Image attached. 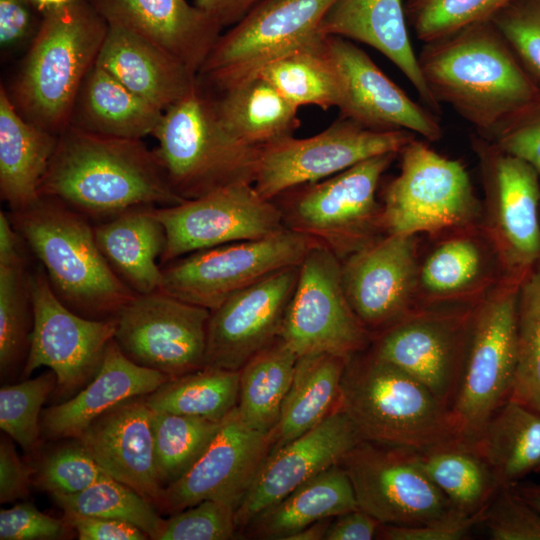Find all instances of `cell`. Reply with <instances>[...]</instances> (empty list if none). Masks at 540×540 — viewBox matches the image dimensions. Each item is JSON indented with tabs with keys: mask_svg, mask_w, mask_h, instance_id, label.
I'll return each instance as SVG.
<instances>
[{
	"mask_svg": "<svg viewBox=\"0 0 540 540\" xmlns=\"http://www.w3.org/2000/svg\"><path fill=\"white\" fill-rule=\"evenodd\" d=\"M399 153L366 159L326 179L297 186L273 199L286 228L331 250L341 261L382 228L377 189Z\"/></svg>",
	"mask_w": 540,
	"mask_h": 540,
	"instance_id": "obj_7",
	"label": "cell"
},
{
	"mask_svg": "<svg viewBox=\"0 0 540 540\" xmlns=\"http://www.w3.org/2000/svg\"><path fill=\"white\" fill-rule=\"evenodd\" d=\"M52 496L64 512L127 521L149 539L159 540L164 527L165 520L150 501L108 475L78 493Z\"/></svg>",
	"mask_w": 540,
	"mask_h": 540,
	"instance_id": "obj_43",
	"label": "cell"
},
{
	"mask_svg": "<svg viewBox=\"0 0 540 540\" xmlns=\"http://www.w3.org/2000/svg\"><path fill=\"white\" fill-rule=\"evenodd\" d=\"M514 487L528 503L540 512V483H518Z\"/></svg>",
	"mask_w": 540,
	"mask_h": 540,
	"instance_id": "obj_61",
	"label": "cell"
},
{
	"mask_svg": "<svg viewBox=\"0 0 540 540\" xmlns=\"http://www.w3.org/2000/svg\"><path fill=\"white\" fill-rule=\"evenodd\" d=\"M152 412L146 395L130 398L93 420L76 440L108 476L156 507L163 487L156 471Z\"/></svg>",
	"mask_w": 540,
	"mask_h": 540,
	"instance_id": "obj_25",
	"label": "cell"
},
{
	"mask_svg": "<svg viewBox=\"0 0 540 540\" xmlns=\"http://www.w3.org/2000/svg\"><path fill=\"white\" fill-rule=\"evenodd\" d=\"M493 540H540V512L514 486H501L481 523Z\"/></svg>",
	"mask_w": 540,
	"mask_h": 540,
	"instance_id": "obj_51",
	"label": "cell"
},
{
	"mask_svg": "<svg viewBox=\"0 0 540 540\" xmlns=\"http://www.w3.org/2000/svg\"><path fill=\"white\" fill-rule=\"evenodd\" d=\"M96 64L163 112L198 85L197 75L175 57L118 25L108 24Z\"/></svg>",
	"mask_w": 540,
	"mask_h": 540,
	"instance_id": "obj_29",
	"label": "cell"
},
{
	"mask_svg": "<svg viewBox=\"0 0 540 540\" xmlns=\"http://www.w3.org/2000/svg\"><path fill=\"white\" fill-rule=\"evenodd\" d=\"M364 352L346 362L339 404L362 440L415 451L459 442L450 411L426 386Z\"/></svg>",
	"mask_w": 540,
	"mask_h": 540,
	"instance_id": "obj_5",
	"label": "cell"
},
{
	"mask_svg": "<svg viewBox=\"0 0 540 540\" xmlns=\"http://www.w3.org/2000/svg\"><path fill=\"white\" fill-rule=\"evenodd\" d=\"M154 211L166 232L161 266L199 250L265 238L286 228L277 204L252 183L232 184Z\"/></svg>",
	"mask_w": 540,
	"mask_h": 540,
	"instance_id": "obj_17",
	"label": "cell"
},
{
	"mask_svg": "<svg viewBox=\"0 0 540 540\" xmlns=\"http://www.w3.org/2000/svg\"><path fill=\"white\" fill-rule=\"evenodd\" d=\"M416 454L425 474L462 513L482 510L500 488L487 462L470 445L454 442Z\"/></svg>",
	"mask_w": 540,
	"mask_h": 540,
	"instance_id": "obj_39",
	"label": "cell"
},
{
	"mask_svg": "<svg viewBox=\"0 0 540 540\" xmlns=\"http://www.w3.org/2000/svg\"><path fill=\"white\" fill-rule=\"evenodd\" d=\"M320 32L379 51L409 80L423 106L440 115L441 105L429 91L412 47L403 0H336L324 16Z\"/></svg>",
	"mask_w": 540,
	"mask_h": 540,
	"instance_id": "obj_27",
	"label": "cell"
},
{
	"mask_svg": "<svg viewBox=\"0 0 540 540\" xmlns=\"http://www.w3.org/2000/svg\"><path fill=\"white\" fill-rule=\"evenodd\" d=\"M236 509L225 502L204 500L165 520L159 540H228L238 536Z\"/></svg>",
	"mask_w": 540,
	"mask_h": 540,
	"instance_id": "obj_48",
	"label": "cell"
},
{
	"mask_svg": "<svg viewBox=\"0 0 540 540\" xmlns=\"http://www.w3.org/2000/svg\"><path fill=\"white\" fill-rule=\"evenodd\" d=\"M33 329L23 377L44 366L57 377L58 396L83 389L98 372L114 339L116 319H91L68 308L54 293L43 267L31 271Z\"/></svg>",
	"mask_w": 540,
	"mask_h": 540,
	"instance_id": "obj_14",
	"label": "cell"
},
{
	"mask_svg": "<svg viewBox=\"0 0 540 540\" xmlns=\"http://www.w3.org/2000/svg\"><path fill=\"white\" fill-rule=\"evenodd\" d=\"M472 311L421 312L374 336L370 349L408 373L450 411L459 388Z\"/></svg>",
	"mask_w": 540,
	"mask_h": 540,
	"instance_id": "obj_19",
	"label": "cell"
},
{
	"mask_svg": "<svg viewBox=\"0 0 540 540\" xmlns=\"http://www.w3.org/2000/svg\"><path fill=\"white\" fill-rule=\"evenodd\" d=\"M64 521L80 540H144L147 534L134 524L116 519L64 512Z\"/></svg>",
	"mask_w": 540,
	"mask_h": 540,
	"instance_id": "obj_56",
	"label": "cell"
},
{
	"mask_svg": "<svg viewBox=\"0 0 540 540\" xmlns=\"http://www.w3.org/2000/svg\"><path fill=\"white\" fill-rule=\"evenodd\" d=\"M360 441L351 420L338 409L312 429L272 451L235 511L239 533L262 510L319 473L340 464Z\"/></svg>",
	"mask_w": 540,
	"mask_h": 540,
	"instance_id": "obj_24",
	"label": "cell"
},
{
	"mask_svg": "<svg viewBox=\"0 0 540 540\" xmlns=\"http://www.w3.org/2000/svg\"><path fill=\"white\" fill-rule=\"evenodd\" d=\"M162 115L95 63L80 87L69 125L105 136L142 139L153 135Z\"/></svg>",
	"mask_w": 540,
	"mask_h": 540,
	"instance_id": "obj_33",
	"label": "cell"
},
{
	"mask_svg": "<svg viewBox=\"0 0 540 540\" xmlns=\"http://www.w3.org/2000/svg\"><path fill=\"white\" fill-rule=\"evenodd\" d=\"M263 0H195L194 5L206 12L223 28L234 26Z\"/></svg>",
	"mask_w": 540,
	"mask_h": 540,
	"instance_id": "obj_59",
	"label": "cell"
},
{
	"mask_svg": "<svg viewBox=\"0 0 540 540\" xmlns=\"http://www.w3.org/2000/svg\"><path fill=\"white\" fill-rule=\"evenodd\" d=\"M9 218L43 267L57 297L91 319L114 318L136 295L112 270L94 223L62 201L40 196Z\"/></svg>",
	"mask_w": 540,
	"mask_h": 540,
	"instance_id": "obj_3",
	"label": "cell"
},
{
	"mask_svg": "<svg viewBox=\"0 0 540 540\" xmlns=\"http://www.w3.org/2000/svg\"><path fill=\"white\" fill-rule=\"evenodd\" d=\"M239 386L240 370L206 365L171 378L146 399L154 411L222 420L238 405Z\"/></svg>",
	"mask_w": 540,
	"mask_h": 540,
	"instance_id": "obj_41",
	"label": "cell"
},
{
	"mask_svg": "<svg viewBox=\"0 0 540 540\" xmlns=\"http://www.w3.org/2000/svg\"><path fill=\"white\" fill-rule=\"evenodd\" d=\"M534 79H540V0H511L491 19Z\"/></svg>",
	"mask_w": 540,
	"mask_h": 540,
	"instance_id": "obj_50",
	"label": "cell"
},
{
	"mask_svg": "<svg viewBox=\"0 0 540 540\" xmlns=\"http://www.w3.org/2000/svg\"><path fill=\"white\" fill-rule=\"evenodd\" d=\"M484 256L473 239L458 237L438 245L419 269L418 283L434 297L469 289L482 274Z\"/></svg>",
	"mask_w": 540,
	"mask_h": 540,
	"instance_id": "obj_45",
	"label": "cell"
},
{
	"mask_svg": "<svg viewBox=\"0 0 540 540\" xmlns=\"http://www.w3.org/2000/svg\"><path fill=\"white\" fill-rule=\"evenodd\" d=\"M107 475L77 441L52 452L42 462L37 484L51 495L78 493Z\"/></svg>",
	"mask_w": 540,
	"mask_h": 540,
	"instance_id": "obj_49",
	"label": "cell"
},
{
	"mask_svg": "<svg viewBox=\"0 0 540 540\" xmlns=\"http://www.w3.org/2000/svg\"><path fill=\"white\" fill-rule=\"evenodd\" d=\"M170 379L130 360L113 339L94 378L72 398L41 412V434L49 439H76L101 414L154 392Z\"/></svg>",
	"mask_w": 540,
	"mask_h": 540,
	"instance_id": "obj_28",
	"label": "cell"
},
{
	"mask_svg": "<svg viewBox=\"0 0 540 540\" xmlns=\"http://www.w3.org/2000/svg\"><path fill=\"white\" fill-rule=\"evenodd\" d=\"M39 195L58 199L95 223L135 207L185 201L173 191L155 151L141 139L71 125L58 135Z\"/></svg>",
	"mask_w": 540,
	"mask_h": 540,
	"instance_id": "obj_1",
	"label": "cell"
},
{
	"mask_svg": "<svg viewBox=\"0 0 540 540\" xmlns=\"http://www.w3.org/2000/svg\"><path fill=\"white\" fill-rule=\"evenodd\" d=\"M487 507V506H486ZM485 508L474 514L452 511L443 518L418 526L380 524L376 539L382 540H462L481 524Z\"/></svg>",
	"mask_w": 540,
	"mask_h": 540,
	"instance_id": "obj_53",
	"label": "cell"
},
{
	"mask_svg": "<svg viewBox=\"0 0 540 540\" xmlns=\"http://www.w3.org/2000/svg\"><path fill=\"white\" fill-rule=\"evenodd\" d=\"M280 337L298 357L328 353L348 359L372 343V333L348 302L341 260L319 243L299 265Z\"/></svg>",
	"mask_w": 540,
	"mask_h": 540,
	"instance_id": "obj_13",
	"label": "cell"
},
{
	"mask_svg": "<svg viewBox=\"0 0 540 540\" xmlns=\"http://www.w3.org/2000/svg\"><path fill=\"white\" fill-rule=\"evenodd\" d=\"M153 136L167 180L184 200L232 184H254L261 147L243 143L221 124L199 82L163 112Z\"/></svg>",
	"mask_w": 540,
	"mask_h": 540,
	"instance_id": "obj_6",
	"label": "cell"
},
{
	"mask_svg": "<svg viewBox=\"0 0 540 540\" xmlns=\"http://www.w3.org/2000/svg\"><path fill=\"white\" fill-rule=\"evenodd\" d=\"M25 243L0 248V371L26 360L33 329L31 272Z\"/></svg>",
	"mask_w": 540,
	"mask_h": 540,
	"instance_id": "obj_40",
	"label": "cell"
},
{
	"mask_svg": "<svg viewBox=\"0 0 540 540\" xmlns=\"http://www.w3.org/2000/svg\"><path fill=\"white\" fill-rule=\"evenodd\" d=\"M358 508L351 481L343 467L337 464L262 510L239 535L246 539L287 540L316 521Z\"/></svg>",
	"mask_w": 540,
	"mask_h": 540,
	"instance_id": "obj_32",
	"label": "cell"
},
{
	"mask_svg": "<svg viewBox=\"0 0 540 540\" xmlns=\"http://www.w3.org/2000/svg\"><path fill=\"white\" fill-rule=\"evenodd\" d=\"M207 93L221 124L248 145L262 147L293 136L300 126L298 107L259 75L214 95Z\"/></svg>",
	"mask_w": 540,
	"mask_h": 540,
	"instance_id": "obj_34",
	"label": "cell"
},
{
	"mask_svg": "<svg viewBox=\"0 0 540 540\" xmlns=\"http://www.w3.org/2000/svg\"><path fill=\"white\" fill-rule=\"evenodd\" d=\"M108 23L90 0L42 14L9 97L32 124L55 135L70 124L80 87L96 63Z\"/></svg>",
	"mask_w": 540,
	"mask_h": 540,
	"instance_id": "obj_4",
	"label": "cell"
},
{
	"mask_svg": "<svg viewBox=\"0 0 540 540\" xmlns=\"http://www.w3.org/2000/svg\"><path fill=\"white\" fill-rule=\"evenodd\" d=\"M58 135L25 119L0 86V196L10 212L39 198L41 182L55 152Z\"/></svg>",
	"mask_w": 540,
	"mask_h": 540,
	"instance_id": "obj_31",
	"label": "cell"
},
{
	"mask_svg": "<svg viewBox=\"0 0 540 540\" xmlns=\"http://www.w3.org/2000/svg\"><path fill=\"white\" fill-rule=\"evenodd\" d=\"M400 173L385 187L382 228L414 236L464 226L479 203L461 162L438 154L416 138L400 152Z\"/></svg>",
	"mask_w": 540,
	"mask_h": 540,
	"instance_id": "obj_9",
	"label": "cell"
},
{
	"mask_svg": "<svg viewBox=\"0 0 540 540\" xmlns=\"http://www.w3.org/2000/svg\"><path fill=\"white\" fill-rule=\"evenodd\" d=\"M223 420L153 410L155 464L163 488L193 466L221 428Z\"/></svg>",
	"mask_w": 540,
	"mask_h": 540,
	"instance_id": "obj_42",
	"label": "cell"
},
{
	"mask_svg": "<svg viewBox=\"0 0 540 540\" xmlns=\"http://www.w3.org/2000/svg\"><path fill=\"white\" fill-rule=\"evenodd\" d=\"M487 462L499 486H514L540 467V413L508 399L470 445Z\"/></svg>",
	"mask_w": 540,
	"mask_h": 540,
	"instance_id": "obj_36",
	"label": "cell"
},
{
	"mask_svg": "<svg viewBox=\"0 0 540 540\" xmlns=\"http://www.w3.org/2000/svg\"><path fill=\"white\" fill-rule=\"evenodd\" d=\"M154 206L126 210L94 223L97 244L116 275L136 294L160 291L166 232Z\"/></svg>",
	"mask_w": 540,
	"mask_h": 540,
	"instance_id": "obj_30",
	"label": "cell"
},
{
	"mask_svg": "<svg viewBox=\"0 0 540 540\" xmlns=\"http://www.w3.org/2000/svg\"><path fill=\"white\" fill-rule=\"evenodd\" d=\"M299 265L275 272L210 311L205 366L240 370L280 337Z\"/></svg>",
	"mask_w": 540,
	"mask_h": 540,
	"instance_id": "obj_21",
	"label": "cell"
},
{
	"mask_svg": "<svg viewBox=\"0 0 540 540\" xmlns=\"http://www.w3.org/2000/svg\"><path fill=\"white\" fill-rule=\"evenodd\" d=\"M335 1L263 0L221 34L197 74L199 83L215 92L258 76L270 62L321 35Z\"/></svg>",
	"mask_w": 540,
	"mask_h": 540,
	"instance_id": "obj_11",
	"label": "cell"
},
{
	"mask_svg": "<svg viewBox=\"0 0 540 540\" xmlns=\"http://www.w3.org/2000/svg\"><path fill=\"white\" fill-rule=\"evenodd\" d=\"M341 272L348 302L373 338L413 313L419 273L414 236L372 240L341 261Z\"/></svg>",
	"mask_w": 540,
	"mask_h": 540,
	"instance_id": "obj_20",
	"label": "cell"
},
{
	"mask_svg": "<svg viewBox=\"0 0 540 540\" xmlns=\"http://www.w3.org/2000/svg\"><path fill=\"white\" fill-rule=\"evenodd\" d=\"M333 518L316 521L300 531L292 534L287 540H322L325 539L329 525Z\"/></svg>",
	"mask_w": 540,
	"mask_h": 540,
	"instance_id": "obj_60",
	"label": "cell"
},
{
	"mask_svg": "<svg viewBox=\"0 0 540 540\" xmlns=\"http://www.w3.org/2000/svg\"><path fill=\"white\" fill-rule=\"evenodd\" d=\"M480 135L502 151L529 163L540 178V91L530 102Z\"/></svg>",
	"mask_w": 540,
	"mask_h": 540,
	"instance_id": "obj_52",
	"label": "cell"
},
{
	"mask_svg": "<svg viewBox=\"0 0 540 540\" xmlns=\"http://www.w3.org/2000/svg\"><path fill=\"white\" fill-rule=\"evenodd\" d=\"M258 75L298 108L328 110L339 104L340 77L322 34L270 62Z\"/></svg>",
	"mask_w": 540,
	"mask_h": 540,
	"instance_id": "obj_37",
	"label": "cell"
},
{
	"mask_svg": "<svg viewBox=\"0 0 540 540\" xmlns=\"http://www.w3.org/2000/svg\"><path fill=\"white\" fill-rule=\"evenodd\" d=\"M209 317L162 291L136 294L115 316L114 341L136 364L175 378L205 366Z\"/></svg>",
	"mask_w": 540,
	"mask_h": 540,
	"instance_id": "obj_16",
	"label": "cell"
},
{
	"mask_svg": "<svg viewBox=\"0 0 540 540\" xmlns=\"http://www.w3.org/2000/svg\"><path fill=\"white\" fill-rule=\"evenodd\" d=\"M56 385L57 377L50 370L0 389V428L26 451L37 446L41 434V408Z\"/></svg>",
	"mask_w": 540,
	"mask_h": 540,
	"instance_id": "obj_47",
	"label": "cell"
},
{
	"mask_svg": "<svg viewBox=\"0 0 540 540\" xmlns=\"http://www.w3.org/2000/svg\"><path fill=\"white\" fill-rule=\"evenodd\" d=\"M347 358L317 353L299 356L291 386L273 430L272 451L315 427L339 409Z\"/></svg>",
	"mask_w": 540,
	"mask_h": 540,
	"instance_id": "obj_35",
	"label": "cell"
},
{
	"mask_svg": "<svg viewBox=\"0 0 540 540\" xmlns=\"http://www.w3.org/2000/svg\"><path fill=\"white\" fill-rule=\"evenodd\" d=\"M381 523L360 508L333 518L325 540H370Z\"/></svg>",
	"mask_w": 540,
	"mask_h": 540,
	"instance_id": "obj_58",
	"label": "cell"
},
{
	"mask_svg": "<svg viewBox=\"0 0 540 540\" xmlns=\"http://www.w3.org/2000/svg\"><path fill=\"white\" fill-rule=\"evenodd\" d=\"M326 44L340 77L341 117L370 129H404L431 142L441 139L438 115L412 100L361 48L337 36H326Z\"/></svg>",
	"mask_w": 540,
	"mask_h": 540,
	"instance_id": "obj_22",
	"label": "cell"
},
{
	"mask_svg": "<svg viewBox=\"0 0 540 540\" xmlns=\"http://www.w3.org/2000/svg\"><path fill=\"white\" fill-rule=\"evenodd\" d=\"M273 442V431L250 425L236 406L193 466L162 489L157 510L174 514L204 500L225 502L237 509Z\"/></svg>",
	"mask_w": 540,
	"mask_h": 540,
	"instance_id": "obj_18",
	"label": "cell"
},
{
	"mask_svg": "<svg viewBox=\"0 0 540 540\" xmlns=\"http://www.w3.org/2000/svg\"><path fill=\"white\" fill-rule=\"evenodd\" d=\"M511 0H407L408 26L423 43L491 20Z\"/></svg>",
	"mask_w": 540,
	"mask_h": 540,
	"instance_id": "obj_46",
	"label": "cell"
},
{
	"mask_svg": "<svg viewBox=\"0 0 540 540\" xmlns=\"http://www.w3.org/2000/svg\"><path fill=\"white\" fill-rule=\"evenodd\" d=\"M108 24L157 45L194 74L221 36L222 26L186 0H90Z\"/></svg>",
	"mask_w": 540,
	"mask_h": 540,
	"instance_id": "obj_26",
	"label": "cell"
},
{
	"mask_svg": "<svg viewBox=\"0 0 540 540\" xmlns=\"http://www.w3.org/2000/svg\"><path fill=\"white\" fill-rule=\"evenodd\" d=\"M417 59L435 100L451 106L480 134L539 92L491 20L423 43Z\"/></svg>",
	"mask_w": 540,
	"mask_h": 540,
	"instance_id": "obj_2",
	"label": "cell"
},
{
	"mask_svg": "<svg viewBox=\"0 0 540 540\" xmlns=\"http://www.w3.org/2000/svg\"><path fill=\"white\" fill-rule=\"evenodd\" d=\"M472 145L480 160L504 258L525 274L540 259L539 175L529 163L477 132L472 135Z\"/></svg>",
	"mask_w": 540,
	"mask_h": 540,
	"instance_id": "obj_23",
	"label": "cell"
},
{
	"mask_svg": "<svg viewBox=\"0 0 540 540\" xmlns=\"http://www.w3.org/2000/svg\"><path fill=\"white\" fill-rule=\"evenodd\" d=\"M316 243L285 228L265 238L199 250L161 266L160 291L212 311L275 272L299 265Z\"/></svg>",
	"mask_w": 540,
	"mask_h": 540,
	"instance_id": "obj_10",
	"label": "cell"
},
{
	"mask_svg": "<svg viewBox=\"0 0 540 540\" xmlns=\"http://www.w3.org/2000/svg\"><path fill=\"white\" fill-rule=\"evenodd\" d=\"M41 15L30 0H0V47L12 52L35 37Z\"/></svg>",
	"mask_w": 540,
	"mask_h": 540,
	"instance_id": "obj_55",
	"label": "cell"
},
{
	"mask_svg": "<svg viewBox=\"0 0 540 540\" xmlns=\"http://www.w3.org/2000/svg\"><path fill=\"white\" fill-rule=\"evenodd\" d=\"M518 284L504 286L472 311L463 371L450 409L458 441L471 445L510 398L517 367Z\"/></svg>",
	"mask_w": 540,
	"mask_h": 540,
	"instance_id": "obj_8",
	"label": "cell"
},
{
	"mask_svg": "<svg viewBox=\"0 0 540 540\" xmlns=\"http://www.w3.org/2000/svg\"><path fill=\"white\" fill-rule=\"evenodd\" d=\"M537 474H540V467L538 468V470L536 471Z\"/></svg>",
	"mask_w": 540,
	"mask_h": 540,
	"instance_id": "obj_63",
	"label": "cell"
},
{
	"mask_svg": "<svg viewBox=\"0 0 540 540\" xmlns=\"http://www.w3.org/2000/svg\"><path fill=\"white\" fill-rule=\"evenodd\" d=\"M297 358V354L278 337L240 369L237 408L256 429L274 430L293 380Z\"/></svg>",
	"mask_w": 540,
	"mask_h": 540,
	"instance_id": "obj_38",
	"label": "cell"
},
{
	"mask_svg": "<svg viewBox=\"0 0 540 540\" xmlns=\"http://www.w3.org/2000/svg\"><path fill=\"white\" fill-rule=\"evenodd\" d=\"M67 528L64 519L44 514L28 503L0 511L1 540L59 539L66 535Z\"/></svg>",
	"mask_w": 540,
	"mask_h": 540,
	"instance_id": "obj_54",
	"label": "cell"
},
{
	"mask_svg": "<svg viewBox=\"0 0 540 540\" xmlns=\"http://www.w3.org/2000/svg\"><path fill=\"white\" fill-rule=\"evenodd\" d=\"M517 367L509 399L540 413V259L518 283Z\"/></svg>",
	"mask_w": 540,
	"mask_h": 540,
	"instance_id": "obj_44",
	"label": "cell"
},
{
	"mask_svg": "<svg viewBox=\"0 0 540 540\" xmlns=\"http://www.w3.org/2000/svg\"><path fill=\"white\" fill-rule=\"evenodd\" d=\"M33 470L18 456L12 442L1 438L0 442V502L9 503L25 498Z\"/></svg>",
	"mask_w": 540,
	"mask_h": 540,
	"instance_id": "obj_57",
	"label": "cell"
},
{
	"mask_svg": "<svg viewBox=\"0 0 540 540\" xmlns=\"http://www.w3.org/2000/svg\"><path fill=\"white\" fill-rule=\"evenodd\" d=\"M415 138L416 134L404 129H370L340 116L314 136H289L262 146L253 185L261 196L273 200L366 159L399 153Z\"/></svg>",
	"mask_w": 540,
	"mask_h": 540,
	"instance_id": "obj_12",
	"label": "cell"
},
{
	"mask_svg": "<svg viewBox=\"0 0 540 540\" xmlns=\"http://www.w3.org/2000/svg\"><path fill=\"white\" fill-rule=\"evenodd\" d=\"M340 465L359 508L381 524L418 526L456 510L422 470L415 450L362 440Z\"/></svg>",
	"mask_w": 540,
	"mask_h": 540,
	"instance_id": "obj_15",
	"label": "cell"
},
{
	"mask_svg": "<svg viewBox=\"0 0 540 540\" xmlns=\"http://www.w3.org/2000/svg\"><path fill=\"white\" fill-rule=\"evenodd\" d=\"M38 12L42 15L50 10H54L82 0H30Z\"/></svg>",
	"mask_w": 540,
	"mask_h": 540,
	"instance_id": "obj_62",
	"label": "cell"
}]
</instances>
